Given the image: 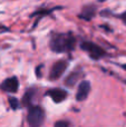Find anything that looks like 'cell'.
I'll return each mask as SVG.
<instances>
[{"mask_svg": "<svg viewBox=\"0 0 126 127\" xmlns=\"http://www.w3.org/2000/svg\"><path fill=\"white\" fill-rule=\"evenodd\" d=\"M76 38L71 32L68 33H53L49 46L55 53H68L74 50Z\"/></svg>", "mask_w": 126, "mask_h": 127, "instance_id": "obj_1", "label": "cell"}, {"mask_svg": "<svg viewBox=\"0 0 126 127\" xmlns=\"http://www.w3.org/2000/svg\"><path fill=\"white\" fill-rule=\"evenodd\" d=\"M45 121V112L39 106H30L27 115V122L30 127H40Z\"/></svg>", "mask_w": 126, "mask_h": 127, "instance_id": "obj_2", "label": "cell"}, {"mask_svg": "<svg viewBox=\"0 0 126 127\" xmlns=\"http://www.w3.org/2000/svg\"><path fill=\"white\" fill-rule=\"evenodd\" d=\"M80 47H82L83 50L86 51L93 59H99V58L106 56V51H105L102 47H99L98 45L94 44V42H92V41L82 42Z\"/></svg>", "mask_w": 126, "mask_h": 127, "instance_id": "obj_3", "label": "cell"}, {"mask_svg": "<svg viewBox=\"0 0 126 127\" xmlns=\"http://www.w3.org/2000/svg\"><path fill=\"white\" fill-rule=\"evenodd\" d=\"M67 66H68V63L65 59H60L58 62H56L53 65L50 69V72H49V79L50 80H57L62 77V75L64 74V71L67 69Z\"/></svg>", "mask_w": 126, "mask_h": 127, "instance_id": "obj_4", "label": "cell"}, {"mask_svg": "<svg viewBox=\"0 0 126 127\" xmlns=\"http://www.w3.org/2000/svg\"><path fill=\"white\" fill-rule=\"evenodd\" d=\"M19 87V81L16 77H9L4 79L2 84L0 85V88L7 93H16Z\"/></svg>", "mask_w": 126, "mask_h": 127, "instance_id": "obj_5", "label": "cell"}, {"mask_svg": "<svg viewBox=\"0 0 126 127\" xmlns=\"http://www.w3.org/2000/svg\"><path fill=\"white\" fill-rule=\"evenodd\" d=\"M91 92V84L87 80H83L79 84L77 88V93H76V99L78 101H83L88 97V94Z\"/></svg>", "mask_w": 126, "mask_h": 127, "instance_id": "obj_6", "label": "cell"}, {"mask_svg": "<svg viewBox=\"0 0 126 127\" xmlns=\"http://www.w3.org/2000/svg\"><path fill=\"white\" fill-rule=\"evenodd\" d=\"M47 95H48L55 103H62L67 97V93L65 92L64 89H62V88H53V89L47 92Z\"/></svg>", "mask_w": 126, "mask_h": 127, "instance_id": "obj_7", "label": "cell"}, {"mask_svg": "<svg viewBox=\"0 0 126 127\" xmlns=\"http://www.w3.org/2000/svg\"><path fill=\"white\" fill-rule=\"evenodd\" d=\"M80 77H82V71H80L79 69L70 72V74L66 77V79H65V85L68 86V87H73V86L79 80Z\"/></svg>", "mask_w": 126, "mask_h": 127, "instance_id": "obj_8", "label": "cell"}, {"mask_svg": "<svg viewBox=\"0 0 126 127\" xmlns=\"http://www.w3.org/2000/svg\"><path fill=\"white\" fill-rule=\"evenodd\" d=\"M95 10L96 9L94 6H86L83 8L79 17L83 18V19H85V20H91L92 18L94 17V15H95Z\"/></svg>", "mask_w": 126, "mask_h": 127, "instance_id": "obj_9", "label": "cell"}, {"mask_svg": "<svg viewBox=\"0 0 126 127\" xmlns=\"http://www.w3.org/2000/svg\"><path fill=\"white\" fill-rule=\"evenodd\" d=\"M35 88H30V89H28L26 93H25L24 97H22V104H24L25 106H30L31 105V100H32L33 96H35Z\"/></svg>", "mask_w": 126, "mask_h": 127, "instance_id": "obj_10", "label": "cell"}, {"mask_svg": "<svg viewBox=\"0 0 126 127\" xmlns=\"http://www.w3.org/2000/svg\"><path fill=\"white\" fill-rule=\"evenodd\" d=\"M9 104H10V107L12 109H17L19 107V100L15 97H9Z\"/></svg>", "mask_w": 126, "mask_h": 127, "instance_id": "obj_11", "label": "cell"}, {"mask_svg": "<svg viewBox=\"0 0 126 127\" xmlns=\"http://www.w3.org/2000/svg\"><path fill=\"white\" fill-rule=\"evenodd\" d=\"M55 127H69V123L67 121H58L55 123Z\"/></svg>", "mask_w": 126, "mask_h": 127, "instance_id": "obj_12", "label": "cell"}, {"mask_svg": "<svg viewBox=\"0 0 126 127\" xmlns=\"http://www.w3.org/2000/svg\"><path fill=\"white\" fill-rule=\"evenodd\" d=\"M123 68H124V69L126 70V65H123Z\"/></svg>", "mask_w": 126, "mask_h": 127, "instance_id": "obj_13", "label": "cell"}]
</instances>
